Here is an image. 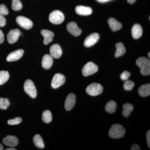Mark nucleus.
Instances as JSON below:
<instances>
[{"label":"nucleus","instance_id":"nucleus-1","mask_svg":"<svg viewBox=\"0 0 150 150\" xmlns=\"http://www.w3.org/2000/svg\"><path fill=\"white\" fill-rule=\"evenodd\" d=\"M136 64L139 67L141 74L144 76H149L150 74V62L144 57H140L137 59Z\"/></svg>","mask_w":150,"mask_h":150},{"label":"nucleus","instance_id":"nucleus-2","mask_svg":"<svg viewBox=\"0 0 150 150\" xmlns=\"http://www.w3.org/2000/svg\"><path fill=\"white\" fill-rule=\"evenodd\" d=\"M126 133L124 127L120 124H116L112 125L109 130V137L113 139H120L123 137Z\"/></svg>","mask_w":150,"mask_h":150},{"label":"nucleus","instance_id":"nucleus-3","mask_svg":"<svg viewBox=\"0 0 150 150\" xmlns=\"http://www.w3.org/2000/svg\"><path fill=\"white\" fill-rule=\"evenodd\" d=\"M64 13L59 10L53 11L50 13L49 16L50 21L54 24H60L64 20Z\"/></svg>","mask_w":150,"mask_h":150},{"label":"nucleus","instance_id":"nucleus-4","mask_svg":"<svg viewBox=\"0 0 150 150\" xmlns=\"http://www.w3.org/2000/svg\"><path fill=\"white\" fill-rule=\"evenodd\" d=\"M103 87L99 83H93L91 84L86 89L87 93L91 96H97L102 93Z\"/></svg>","mask_w":150,"mask_h":150},{"label":"nucleus","instance_id":"nucleus-5","mask_svg":"<svg viewBox=\"0 0 150 150\" xmlns=\"http://www.w3.org/2000/svg\"><path fill=\"white\" fill-rule=\"evenodd\" d=\"M24 90L27 94L33 98L37 96V90L33 82L31 80L28 79L24 84Z\"/></svg>","mask_w":150,"mask_h":150},{"label":"nucleus","instance_id":"nucleus-6","mask_svg":"<svg viewBox=\"0 0 150 150\" xmlns=\"http://www.w3.org/2000/svg\"><path fill=\"white\" fill-rule=\"evenodd\" d=\"M98 67L93 62L87 63L82 69V74L84 76H88L93 74L98 71Z\"/></svg>","mask_w":150,"mask_h":150},{"label":"nucleus","instance_id":"nucleus-7","mask_svg":"<svg viewBox=\"0 0 150 150\" xmlns=\"http://www.w3.org/2000/svg\"><path fill=\"white\" fill-rule=\"evenodd\" d=\"M66 81L64 75L61 74H56L54 75L51 82V87L53 88H58L64 84Z\"/></svg>","mask_w":150,"mask_h":150},{"label":"nucleus","instance_id":"nucleus-8","mask_svg":"<svg viewBox=\"0 0 150 150\" xmlns=\"http://www.w3.org/2000/svg\"><path fill=\"white\" fill-rule=\"evenodd\" d=\"M18 24L23 28L25 29H30L32 28L33 23L29 19L23 16H18L16 19Z\"/></svg>","mask_w":150,"mask_h":150},{"label":"nucleus","instance_id":"nucleus-9","mask_svg":"<svg viewBox=\"0 0 150 150\" xmlns=\"http://www.w3.org/2000/svg\"><path fill=\"white\" fill-rule=\"evenodd\" d=\"M99 38V35L98 33H92L86 38L84 42V45L86 47H91L98 41Z\"/></svg>","mask_w":150,"mask_h":150},{"label":"nucleus","instance_id":"nucleus-10","mask_svg":"<svg viewBox=\"0 0 150 150\" xmlns=\"http://www.w3.org/2000/svg\"><path fill=\"white\" fill-rule=\"evenodd\" d=\"M67 29L70 33L74 36H78L81 35V30L78 27L77 25L74 22H71L67 25Z\"/></svg>","mask_w":150,"mask_h":150},{"label":"nucleus","instance_id":"nucleus-11","mask_svg":"<svg viewBox=\"0 0 150 150\" xmlns=\"http://www.w3.org/2000/svg\"><path fill=\"white\" fill-rule=\"evenodd\" d=\"M20 35L21 32L19 30H11L7 35V40L8 43L10 44L15 43L18 40Z\"/></svg>","mask_w":150,"mask_h":150},{"label":"nucleus","instance_id":"nucleus-12","mask_svg":"<svg viewBox=\"0 0 150 150\" xmlns=\"http://www.w3.org/2000/svg\"><path fill=\"white\" fill-rule=\"evenodd\" d=\"M24 54V51L22 49H19L12 52L9 54L6 58V60L8 62H15L22 57Z\"/></svg>","mask_w":150,"mask_h":150},{"label":"nucleus","instance_id":"nucleus-13","mask_svg":"<svg viewBox=\"0 0 150 150\" xmlns=\"http://www.w3.org/2000/svg\"><path fill=\"white\" fill-rule=\"evenodd\" d=\"M76 103V96L74 94H69L67 96L65 102V109L69 111L74 106Z\"/></svg>","mask_w":150,"mask_h":150},{"label":"nucleus","instance_id":"nucleus-14","mask_svg":"<svg viewBox=\"0 0 150 150\" xmlns=\"http://www.w3.org/2000/svg\"><path fill=\"white\" fill-rule=\"evenodd\" d=\"M3 142L8 146L14 147L18 145V140L15 136H7L3 139Z\"/></svg>","mask_w":150,"mask_h":150},{"label":"nucleus","instance_id":"nucleus-15","mask_svg":"<svg viewBox=\"0 0 150 150\" xmlns=\"http://www.w3.org/2000/svg\"><path fill=\"white\" fill-rule=\"evenodd\" d=\"M50 55L54 59H59L62 56V50L60 45L55 44L51 46L50 49Z\"/></svg>","mask_w":150,"mask_h":150},{"label":"nucleus","instance_id":"nucleus-16","mask_svg":"<svg viewBox=\"0 0 150 150\" xmlns=\"http://www.w3.org/2000/svg\"><path fill=\"white\" fill-rule=\"evenodd\" d=\"M76 13L79 15L88 16L92 13V9L89 7L78 6L75 8Z\"/></svg>","mask_w":150,"mask_h":150},{"label":"nucleus","instance_id":"nucleus-17","mask_svg":"<svg viewBox=\"0 0 150 150\" xmlns=\"http://www.w3.org/2000/svg\"><path fill=\"white\" fill-rule=\"evenodd\" d=\"M40 33L44 38L43 43L44 44L48 45L52 42L54 36V33L48 30H42Z\"/></svg>","mask_w":150,"mask_h":150},{"label":"nucleus","instance_id":"nucleus-18","mask_svg":"<svg viewBox=\"0 0 150 150\" xmlns=\"http://www.w3.org/2000/svg\"><path fill=\"white\" fill-rule=\"evenodd\" d=\"M53 58L49 54H46L43 56L42 61V67L45 69H49L52 67L53 64Z\"/></svg>","mask_w":150,"mask_h":150},{"label":"nucleus","instance_id":"nucleus-19","mask_svg":"<svg viewBox=\"0 0 150 150\" xmlns=\"http://www.w3.org/2000/svg\"><path fill=\"white\" fill-rule=\"evenodd\" d=\"M132 35L134 39H138L142 36L143 29L142 26L139 24H135L131 30Z\"/></svg>","mask_w":150,"mask_h":150},{"label":"nucleus","instance_id":"nucleus-20","mask_svg":"<svg viewBox=\"0 0 150 150\" xmlns=\"http://www.w3.org/2000/svg\"><path fill=\"white\" fill-rule=\"evenodd\" d=\"M108 22L109 24V27L112 31H116L122 28V24L115 18H111L108 19Z\"/></svg>","mask_w":150,"mask_h":150},{"label":"nucleus","instance_id":"nucleus-21","mask_svg":"<svg viewBox=\"0 0 150 150\" xmlns=\"http://www.w3.org/2000/svg\"><path fill=\"white\" fill-rule=\"evenodd\" d=\"M139 94L142 97H147L150 94V84H146L140 86L138 90Z\"/></svg>","mask_w":150,"mask_h":150},{"label":"nucleus","instance_id":"nucleus-22","mask_svg":"<svg viewBox=\"0 0 150 150\" xmlns=\"http://www.w3.org/2000/svg\"><path fill=\"white\" fill-rule=\"evenodd\" d=\"M116 50L115 52V56L116 58L123 56L126 53V48L125 46L122 43H116L115 45Z\"/></svg>","mask_w":150,"mask_h":150},{"label":"nucleus","instance_id":"nucleus-23","mask_svg":"<svg viewBox=\"0 0 150 150\" xmlns=\"http://www.w3.org/2000/svg\"><path fill=\"white\" fill-rule=\"evenodd\" d=\"M134 106L129 103H125L123 105L122 114L124 117H129L131 112L134 110Z\"/></svg>","mask_w":150,"mask_h":150},{"label":"nucleus","instance_id":"nucleus-24","mask_svg":"<svg viewBox=\"0 0 150 150\" xmlns=\"http://www.w3.org/2000/svg\"><path fill=\"white\" fill-rule=\"evenodd\" d=\"M33 142L36 147L40 149L44 148V144L43 139L39 134L35 135L33 138Z\"/></svg>","mask_w":150,"mask_h":150},{"label":"nucleus","instance_id":"nucleus-25","mask_svg":"<svg viewBox=\"0 0 150 150\" xmlns=\"http://www.w3.org/2000/svg\"><path fill=\"white\" fill-rule=\"evenodd\" d=\"M116 103L115 101L110 100L106 104L105 107V110L108 113H113L116 110Z\"/></svg>","mask_w":150,"mask_h":150},{"label":"nucleus","instance_id":"nucleus-26","mask_svg":"<svg viewBox=\"0 0 150 150\" xmlns=\"http://www.w3.org/2000/svg\"><path fill=\"white\" fill-rule=\"evenodd\" d=\"M42 119L44 123H50L52 120V114L51 111L49 110H46L43 111L42 114Z\"/></svg>","mask_w":150,"mask_h":150},{"label":"nucleus","instance_id":"nucleus-27","mask_svg":"<svg viewBox=\"0 0 150 150\" xmlns=\"http://www.w3.org/2000/svg\"><path fill=\"white\" fill-rule=\"evenodd\" d=\"M9 74L7 71H0V85L6 82L9 79Z\"/></svg>","mask_w":150,"mask_h":150},{"label":"nucleus","instance_id":"nucleus-28","mask_svg":"<svg viewBox=\"0 0 150 150\" xmlns=\"http://www.w3.org/2000/svg\"><path fill=\"white\" fill-rule=\"evenodd\" d=\"M22 8V4L20 0H13L12 2V8L13 10L20 11Z\"/></svg>","mask_w":150,"mask_h":150},{"label":"nucleus","instance_id":"nucleus-29","mask_svg":"<svg viewBox=\"0 0 150 150\" xmlns=\"http://www.w3.org/2000/svg\"><path fill=\"white\" fill-rule=\"evenodd\" d=\"M10 105V102L8 98H0V109L6 110Z\"/></svg>","mask_w":150,"mask_h":150},{"label":"nucleus","instance_id":"nucleus-30","mask_svg":"<svg viewBox=\"0 0 150 150\" xmlns=\"http://www.w3.org/2000/svg\"><path fill=\"white\" fill-rule=\"evenodd\" d=\"M135 84L134 82L130 80H126L123 85V88L126 91H131L133 89Z\"/></svg>","mask_w":150,"mask_h":150},{"label":"nucleus","instance_id":"nucleus-31","mask_svg":"<svg viewBox=\"0 0 150 150\" xmlns=\"http://www.w3.org/2000/svg\"><path fill=\"white\" fill-rule=\"evenodd\" d=\"M22 118L20 117H16L13 119H11L8 121V124L10 125H16L19 124L22 122Z\"/></svg>","mask_w":150,"mask_h":150},{"label":"nucleus","instance_id":"nucleus-32","mask_svg":"<svg viewBox=\"0 0 150 150\" xmlns=\"http://www.w3.org/2000/svg\"><path fill=\"white\" fill-rule=\"evenodd\" d=\"M8 11L6 6L4 4L0 5V15L2 16L8 14Z\"/></svg>","mask_w":150,"mask_h":150},{"label":"nucleus","instance_id":"nucleus-33","mask_svg":"<svg viewBox=\"0 0 150 150\" xmlns=\"http://www.w3.org/2000/svg\"><path fill=\"white\" fill-rule=\"evenodd\" d=\"M130 75H131V74L129 72L127 71H124L121 74L120 77L122 80L126 81L128 80L129 77L130 76Z\"/></svg>","mask_w":150,"mask_h":150},{"label":"nucleus","instance_id":"nucleus-34","mask_svg":"<svg viewBox=\"0 0 150 150\" xmlns=\"http://www.w3.org/2000/svg\"><path fill=\"white\" fill-rule=\"evenodd\" d=\"M6 24V20L4 16L0 15V27L4 26Z\"/></svg>","mask_w":150,"mask_h":150},{"label":"nucleus","instance_id":"nucleus-35","mask_svg":"<svg viewBox=\"0 0 150 150\" xmlns=\"http://www.w3.org/2000/svg\"><path fill=\"white\" fill-rule=\"evenodd\" d=\"M146 141L148 146L150 148V131H148L146 134Z\"/></svg>","mask_w":150,"mask_h":150},{"label":"nucleus","instance_id":"nucleus-36","mask_svg":"<svg viewBox=\"0 0 150 150\" xmlns=\"http://www.w3.org/2000/svg\"><path fill=\"white\" fill-rule=\"evenodd\" d=\"M4 40V33L0 29V44L3 43Z\"/></svg>","mask_w":150,"mask_h":150},{"label":"nucleus","instance_id":"nucleus-37","mask_svg":"<svg viewBox=\"0 0 150 150\" xmlns=\"http://www.w3.org/2000/svg\"><path fill=\"white\" fill-rule=\"evenodd\" d=\"M131 150H141V149L139 145L137 144H135L131 146Z\"/></svg>","mask_w":150,"mask_h":150},{"label":"nucleus","instance_id":"nucleus-38","mask_svg":"<svg viewBox=\"0 0 150 150\" xmlns=\"http://www.w3.org/2000/svg\"><path fill=\"white\" fill-rule=\"evenodd\" d=\"M98 2L100 3H105L108 2L112 0H96Z\"/></svg>","mask_w":150,"mask_h":150},{"label":"nucleus","instance_id":"nucleus-39","mask_svg":"<svg viewBox=\"0 0 150 150\" xmlns=\"http://www.w3.org/2000/svg\"><path fill=\"white\" fill-rule=\"evenodd\" d=\"M136 1H137V0H127L128 2L130 4H134V3Z\"/></svg>","mask_w":150,"mask_h":150},{"label":"nucleus","instance_id":"nucleus-40","mask_svg":"<svg viewBox=\"0 0 150 150\" xmlns=\"http://www.w3.org/2000/svg\"><path fill=\"white\" fill-rule=\"evenodd\" d=\"M6 150H16V149L13 147H11L8 148V149H6Z\"/></svg>","mask_w":150,"mask_h":150},{"label":"nucleus","instance_id":"nucleus-41","mask_svg":"<svg viewBox=\"0 0 150 150\" xmlns=\"http://www.w3.org/2000/svg\"><path fill=\"white\" fill-rule=\"evenodd\" d=\"M3 149H4V147H3V145L0 144V150H2Z\"/></svg>","mask_w":150,"mask_h":150},{"label":"nucleus","instance_id":"nucleus-42","mask_svg":"<svg viewBox=\"0 0 150 150\" xmlns=\"http://www.w3.org/2000/svg\"><path fill=\"white\" fill-rule=\"evenodd\" d=\"M150 52H149V54H148V56H149V58H150Z\"/></svg>","mask_w":150,"mask_h":150}]
</instances>
